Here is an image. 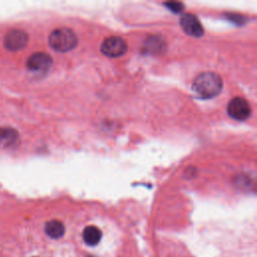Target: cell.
<instances>
[{"mask_svg": "<svg viewBox=\"0 0 257 257\" xmlns=\"http://www.w3.org/2000/svg\"><path fill=\"white\" fill-rule=\"evenodd\" d=\"M48 43L50 47L58 52H68L76 48L79 43L78 35L74 30L68 27L54 29L49 37Z\"/></svg>", "mask_w": 257, "mask_h": 257, "instance_id": "cell-2", "label": "cell"}, {"mask_svg": "<svg viewBox=\"0 0 257 257\" xmlns=\"http://www.w3.org/2000/svg\"><path fill=\"white\" fill-rule=\"evenodd\" d=\"M180 25L185 33L190 36L201 37L204 34V28L198 17L194 14L185 13L180 18Z\"/></svg>", "mask_w": 257, "mask_h": 257, "instance_id": "cell-5", "label": "cell"}, {"mask_svg": "<svg viewBox=\"0 0 257 257\" xmlns=\"http://www.w3.org/2000/svg\"><path fill=\"white\" fill-rule=\"evenodd\" d=\"M89 257H95V256H89Z\"/></svg>", "mask_w": 257, "mask_h": 257, "instance_id": "cell-12", "label": "cell"}, {"mask_svg": "<svg viewBox=\"0 0 257 257\" xmlns=\"http://www.w3.org/2000/svg\"><path fill=\"white\" fill-rule=\"evenodd\" d=\"M228 115L237 121H244L251 115V107L249 103L240 97L232 99L227 107Z\"/></svg>", "mask_w": 257, "mask_h": 257, "instance_id": "cell-4", "label": "cell"}, {"mask_svg": "<svg viewBox=\"0 0 257 257\" xmlns=\"http://www.w3.org/2000/svg\"><path fill=\"white\" fill-rule=\"evenodd\" d=\"M164 4L174 13H180L184 10V5L181 2H166Z\"/></svg>", "mask_w": 257, "mask_h": 257, "instance_id": "cell-11", "label": "cell"}, {"mask_svg": "<svg viewBox=\"0 0 257 257\" xmlns=\"http://www.w3.org/2000/svg\"><path fill=\"white\" fill-rule=\"evenodd\" d=\"M19 143L18 132L11 128H0V147L12 148Z\"/></svg>", "mask_w": 257, "mask_h": 257, "instance_id": "cell-8", "label": "cell"}, {"mask_svg": "<svg viewBox=\"0 0 257 257\" xmlns=\"http://www.w3.org/2000/svg\"><path fill=\"white\" fill-rule=\"evenodd\" d=\"M28 43V35L25 31L19 29L10 30L4 37V46L10 51L23 49Z\"/></svg>", "mask_w": 257, "mask_h": 257, "instance_id": "cell-7", "label": "cell"}, {"mask_svg": "<svg viewBox=\"0 0 257 257\" xmlns=\"http://www.w3.org/2000/svg\"><path fill=\"white\" fill-rule=\"evenodd\" d=\"M192 88L200 98L213 99L221 93L223 81L219 75L212 72H205L196 77Z\"/></svg>", "mask_w": 257, "mask_h": 257, "instance_id": "cell-1", "label": "cell"}, {"mask_svg": "<svg viewBox=\"0 0 257 257\" xmlns=\"http://www.w3.org/2000/svg\"><path fill=\"white\" fill-rule=\"evenodd\" d=\"M83 238L86 244L89 246H95L99 244L102 239V231L96 226H88L83 232Z\"/></svg>", "mask_w": 257, "mask_h": 257, "instance_id": "cell-10", "label": "cell"}, {"mask_svg": "<svg viewBox=\"0 0 257 257\" xmlns=\"http://www.w3.org/2000/svg\"><path fill=\"white\" fill-rule=\"evenodd\" d=\"M44 230H45L46 235L49 236L52 239H58V238L62 237L64 232H66V228H64V225L62 224V222H60L58 220L48 221L45 224Z\"/></svg>", "mask_w": 257, "mask_h": 257, "instance_id": "cell-9", "label": "cell"}, {"mask_svg": "<svg viewBox=\"0 0 257 257\" xmlns=\"http://www.w3.org/2000/svg\"><path fill=\"white\" fill-rule=\"evenodd\" d=\"M26 64L31 72L45 73L52 66V58L45 52H36L29 56Z\"/></svg>", "mask_w": 257, "mask_h": 257, "instance_id": "cell-6", "label": "cell"}, {"mask_svg": "<svg viewBox=\"0 0 257 257\" xmlns=\"http://www.w3.org/2000/svg\"><path fill=\"white\" fill-rule=\"evenodd\" d=\"M127 42L119 36H110L106 38L101 45V51L109 57L122 56L127 52Z\"/></svg>", "mask_w": 257, "mask_h": 257, "instance_id": "cell-3", "label": "cell"}]
</instances>
